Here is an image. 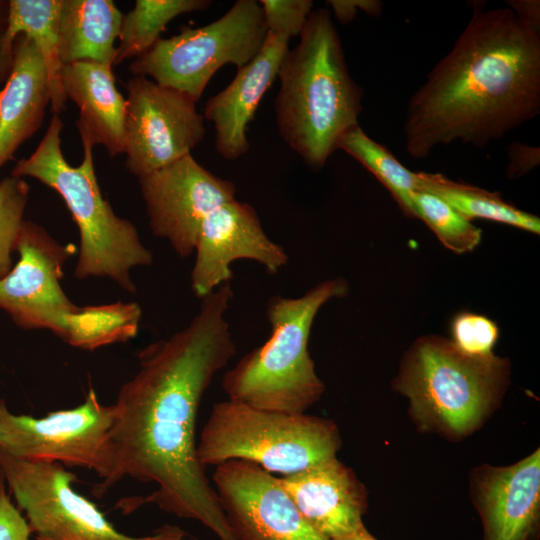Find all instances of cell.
Masks as SVG:
<instances>
[{
    "instance_id": "obj_32",
    "label": "cell",
    "mask_w": 540,
    "mask_h": 540,
    "mask_svg": "<svg viewBox=\"0 0 540 540\" xmlns=\"http://www.w3.org/2000/svg\"><path fill=\"white\" fill-rule=\"evenodd\" d=\"M508 157L507 173L510 178H517L539 164L540 150L538 147L514 142L508 148Z\"/></svg>"
},
{
    "instance_id": "obj_35",
    "label": "cell",
    "mask_w": 540,
    "mask_h": 540,
    "mask_svg": "<svg viewBox=\"0 0 540 540\" xmlns=\"http://www.w3.org/2000/svg\"><path fill=\"white\" fill-rule=\"evenodd\" d=\"M5 29L6 23L0 24V89L6 83L13 66L14 41L6 36Z\"/></svg>"
},
{
    "instance_id": "obj_28",
    "label": "cell",
    "mask_w": 540,
    "mask_h": 540,
    "mask_svg": "<svg viewBox=\"0 0 540 540\" xmlns=\"http://www.w3.org/2000/svg\"><path fill=\"white\" fill-rule=\"evenodd\" d=\"M29 190L23 178L9 176L0 181V279L13 267L12 254L16 252Z\"/></svg>"
},
{
    "instance_id": "obj_24",
    "label": "cell",
    "mask_w": 540,
    "mask_h": 540,
    "mask_svg": "<svg viewBox=\"0 0 540 540\" xmlns=\"http://www.w3.org/2000/svg\"><path fill=\"white\" fill-rule=\"evenodd\" d=\"M420 190L450 204L469 220L480 218L507 224L533 234L540 233L537 216L504 201L498 193L452 181L441 174L418 172Z\"/></svg>"
},
{
    "instance_id": "obj_31",
    "label": "cell",
    "mask_w": 540,
    "mask_h": 540,
    "mask_svg": "<svg viewBox=\"0 0 540 540\" xmlns=\"http://www.w3.org/2000/svg\"><path fill=\"white\" fill-rule=\"evenodd\" d=\"M31 536L26 518L12 503L0 476V540H30Z\"/></svg>"
},
{
    "instance_id": "obj_30",
    "label": "cell",
    "mask_w": 540,
    "mask_h": 540,
    "mask_svg": "<svg viewBox=\"0 0 540 540\" xmlns=\"http://www.w3.org/2000/svg\"><path fill=\"white\" fill-rule=\"evenodd\" d=\"M267 32L288 37L299 36L312 12L311 0H261Z\"/></svg>"
},
{
    "instance_id": "obj_23",
    "label": "cell",
    "mask_w": 540,
    "mask_h": 540,
    "mask_svg": "<svg viewBox=\"0 0 540 540\" xmlns=\"http://www.w3.org/2000/svg\"><path fill=\"white\" fill-rule=\"evenodd\" d=\"M141 318L142 309L136 302L77 305L65 314L55 335L72 347L92 351L134 338Z\"/></svg>"
},
{
    "instance_id": "obj_26",
    "label": "cell",
    "mask_w": 540,
    "mask_h": 540,
    "mask_svg": "<svg viewBox=\"0 0 540 540\" xmlns=\"http://www.w3.org/2000/svg\"><path fill=\"white\" fill-rule=\"evenodd\" d=\"M338 149L360 162L391 193L400 209L414 218L412 194L420 190L418 173L404 167L384 146L371 139L357 125L339 140Z\"/></svg>"
},
{
    "instance_id": "obj_6",
    "label": "cell",
    "mask_w": 540,
    "mask_h": 540,
    "mask_svg": "<svg viewBox=\"0 0 540 540\" xmlns=\"http://www.w3.org/2000/svg\"><path fill=\"white\" fill-rule=\"evenodd\" d=\"M348 289L343 278H334L300 297H272L267 304L271 335L224 374L228 399L289 414L305 413L319 401L325 385L308 350L311 328L320 308Z\"/></svg>"
},
{
    "instance_id": "obj_29",
    "label": "cell",
    "mask_w": 540,
    "mask_h": 540,
    "mask_svg": "<svg viewBox=\"0 0 540 540\" xmlns=\"http://www.w3.org/2000/svg\"><path fill=\"white\" fill-rule=\"evenodd\" d=\"M452 343L466 355L484 357L493 354L499 328L490 318L472 312H461L451 322Z\"/></svg>"
},
{
    "instance_id": "obj_33",
    "label": "cell",
    "mask_w": 540,
    "mask_h": 540,
    "mask_svg": "<svg viewBox=\"0 0 540 540\" xmlns=\"http://www.w3.org/2000/svg\"><path fill=\"white\" fill-rule=\"evenodd\" d=\"M328 3L336 19L343 24L352 21L359 10L372 16L382 12V3L375 0H330Z\"/></svg>"
},
{
    "instance_id": "obj_3",
    "label": "cell",
    "mask_w": 540,
    "mask_h": 540,
    "mask_svg": "<svg viewBox=\"0 0 540 540\" xmlns=\"http://www.w3.org/2000/svg\"><path fill=\"white\" fill-rule=\"evenodd\" d=\"M298 45L285 54L275 100L279 134L310 167L322 168L358 125L363 91L351 77L331 14L312 11Z\"/></svg>"
},
{
    "instance_id": "obj_15",
    "label": "cell",
    "mask_w": 540,
    "mask_h": 540,
    "mask_svg": "<svg viewBox=\"0 0 540 540\" xmlns=\"http://www.w3.org/2000/svg\"><path fill=\"white\" fill-rule=\"evenodd\" d=\"M191 272V288L199 298L233 277L231 264L251 260L275 274L288 263L285 249L265 233L255 209L236 199L212 211L203 221Z\"/></svg>"
},
{
    "instance_id": "obj_16",
    "label": "cell",
    "mask_w": 540,
    "mask_h": 540,
    "mask_svg": "<svg viewBox=\"0 0 540 540\" xmlns=\"http://www.w3.org/2000/svg\"><path fill=\"white\" fill-rule=\"evenodd\" d=\"M469 484L483 540H539V448L510 465L474 468Z\"/></svg>"
},
{
    "instance_id": "obj_20",
    "label": "cell",
    "mask_w": 540,
    "mask_h": 540,
    "mask_svg": "<svg viewBox=\"0 0 540 540\" xmlns=\"http://www.w3.org/2000/svg\"><path fill=\"white\" fill-rule=\"evenodd\" d=\"M60 78L66 99L79 108V134L103 145L111 157L123 153L127 101L116 88L112 66L93 61L63 64Z\"/></svg>"
},
{
    "instance_id": "obj_17",
    "label": "cell",
    "mask_w": 540,
    "mask_h": 540,
    "mask_svg": "<svg viewBox=\"0 0 540 540\" xmlns=\"http://www.w3.org/2000/svg\"><path fill=\"white\" fill-rule=\"evenodd\" d=\"M277 480L303 518L326 539H341L365 527L367 489L337 457Z\"/></svg>"
},
{
    "instance_id": "obj_21",
    "label": "cell",
    "mask_w": 540,
    "mask_h": 540,
    "mask_svg": "<svg viewBox=\"0 0 540 540\" xmlns=\"http://www.w3.org/2000/svg\"><path fill=\"white\" fill-rule=\"evenodd\" d=\"M123 14L111 0H61L58 23L62 64L93 61L113 66Z\"/></svg>"
},
{
    "instance_id": "obj_11",
    "label": "cell",
    "mask_w": 540,
    "mask_h": 540,
    "mask_svg": "<svg viewBox=\"0 0 540 540\" xmlns=\"http://www.w3.org/2000/svg\"><path fill=\"white\" fill-rule=\"evenodd\" d=\"M124 152L126 167L138 177L191 154L204 138V117L190 96L144 76L126 83Z\"/></svg>"
},
{
    "instance_id": "obj_19",
    "label": "cell",
    "mask_w": 540,
    "mask_h": 540,
    "mask_svg": "<svg viewBox=\"0 0 540 540\" xmlns=\"http://www.w3.org/2000/svg\"><path fill=\"white\" fill-rule=\"evenodd\" d=\"M50 103L48 73L33 42L14 40L11 73L0 89V168L42 125Z\"/></svg>"
},
{
    "instance_id": "obj_7",
    "label": "cell",
    "mask_w": 540,
    "mask_h": 540,
    "mask_svg": "<svg viewBox=\"0 0 540 540\" xmlns=\"http://www.w3.org/2000/svg\"><path fill=\"white\" fill-rule=\"evenodd\" d=\"M341 445L333 420L261 410L228 399L212 406L197 456L204 467L246 460L285 476L337 457Z\"/></svg>"
},
{
    "instance_id": "obj_25",
    "label": "cell",
    "mask_w": 540,
    "mask_h": 540,
    "mask_svg": "<svg viewBox=\"0 0 540 540\" xmlns=\"http://www.w3.org/2000/svg\"><path fill=\"white\" fill-rule=\"evenodd\" d=\"M210 5L208 0H137L134 9L123 14L113 65L148 51L175 17Z\"/></svg>"
},
{
    "instance_id": "obj_14",
    "label": "cell",
    "mask_w": 540,
    "mask_h": 540,
    "mask_svg": "<svg viewBox=\"0 0 540 540\" xmlns=\"http://www.w3.org/2000/svg\"><path fill=\"white\" fill-rule=\"evenodd\" d=\"M214 490L235 540H328L271 473L246 460L215 466Z\"/></svg>"
},
{
    "instance_id": "obj_9",
    "label": "cell",
    "mask_w": 540,
    "mask_h": 540,
    "mask_svg": "<svg viewBox=\"0 0 540 540\" xmlns=\"http://www.w3.org/2000/svg\"><path fill=\"white\" fill-rule=\"evenodd\" d=\"M0 476L24 512L34 540H199L172 524L140 537L119 532L92 501L74 490L76 475L57 462L19 459L0 448Z\"/></svg>"
},
{
    "instance_id": "obj_10",
    "label": "cell",
    "mask_w": 540,
    "mask_h": 540,
    "mask_svg": "<svg viewBox=\"0 0 540 540\" xmlns=\"http://www.w3.org/2000/svg\"><path fill=\"white\" fill-rule=\"evenodd\" d=\"M115 418L114 404L101 403L93 389L82 404L42 418L14 414L0 399V448L19 459L92 470L101 480L94 494L101 496L111 488L114 472Z\"/></svg>"
},
{
    "instance_id": "obj_4",
    "label": "cell",
    "mask_w": 540,
    "mask_h": 540,
    "mask_svg": "<svg viewBox=\"0 0 540 540\" xmlns=\"http://www.w3.org/2000/svg\"><path fill=\"white\" fill-rule=\"evenodd\" d=\"M62 128L61 118L53 114L36 150L17 162L11 176L35 178L64 200L80 234L76 278H107L134 294L131 270L149 266L152 252L133 223L116 215L104 199L94 169V145L85 135H80L84 151L81 164L74 167L66 161L61 149Z\"/></svg>"
},
{
    "instance_id": "obj_2",
    "label": "cell",
    "mask_w": 540,
    "mask_h": 540,
    "mask_svg": "<svg viewBox=\"0 0 540 540\" xmlns=\"http://www.w3.org/2000/svg\"><path fill=\"white\" fill-rule=\"evenodd\" d=\"M540 113V31L509 8L474 10L409 100L405 148L423 159L460 141L483 148Z\"/></svg>"
},
{
    "instance_id": "obj_18",
    "label": "cell",
    "mask_w": 540,
    "mask_h": 540,
    "mask_svg": "<svg viewBox=\"0 0 540 540\" xmlns=\"http://www.w3.org/2000/svg\"><path fill=\"white\" fill-rule=\"evenodd\" d=\"M288 43V37L267 32L257 55L205 103L203 117L213 124L215 148L223 158L235 160L248 152L247 126L277 77Z\"/></svg>"
},
{
    "instance_id": "obj_36",
    "label": "cell",
    "mask_w": 540,
    "mask_h": 540,
    "mask_svg": "<svg viewBox=\"0 0 540 540\" xmlns=\"http://www.w3.org/2000/svg\"><path fill=\"white\" fill-rule=\"evenodd\" d=\"M336 540H378L373 535H371L367 529L364 527L363 529L359 530L358 532Z\"/></svg>"
},
{
    "instance_id": "obj_13",
    "label": "cell",
    "mask_w": 540,
    "mask_h": 540,
    "mask_svg": "<svg viewBox=\"0 0 540 540\" xmlns=\"http://www.w3.org/2000/svg\"><path fill=\"white\" fill-rule=\"evenodd\" d=\"M76 251L73 244L59 243L42 226L24 219L16 246L19 259L0 279V309L15 325L55 334L65 314L77 307L61 286L64 265Z\"/></svg>"
},
{
    "instance_id": "obj_34",
    "label": "cell",
    "mask_w": 540,
    "mask_h": 540,
    "mask_svg": "<svg viewBox=\"0 0 540 540\" xmlns=\"http://www.w3.org/2000/svg\"><path fill=\"white\" fill-rule=\"evenodd\" d=\"M508 8L533 29L540 31V2L538 0L507 1Z\"/></svg>"
},
{
    "instance_id": "obj_12",
    "label": "cell",
    "mask_w": 540,
    "mask_h": 540,
    "mask_svg": "<svg viewBox=\"0 0 540 540\" xmlns=\"http://www.w3.org/2000/svg\"><path fill=\"white\" fill-rule=\"evenodd\" d=\"M153 234L181 258L194 253L206 217L235 199V185L212 174L191 154L138 177Z\"/></svg>"
},
{
    "instance_id": "obj_22",
    "label": "cell",
    "mask_w": 540,
    "mask_h": 540,
    "mask_svg": "<svg viewBox=\"0 0 540 540\" xmlns=\"http://www.w3.org/2000/svg\"><path fill=\"white\" fill-rule=\"evenodd\" d=\"M60 6L61 0H9L5 29L11 41L19 35L29 38L42 56L48 73L51 109L56 115L65 109L67 100L60 78Z\"/></svg>"
},
{
    "instance_id": "obj_27",
    "label": "cell",
    "mask_w": 540,
    "mask_h": 540,
    "mask_svg": "<svg viewBox=\"0 0 540 540\" xmlns=\"http://www.w3.org/2000/svg\"><path fill=\"white\" fill-rule=\"evenodd\" d=\"M411 200L414 218L421 219L450 251L467 253L481 242V229L440 197L417 190Z\"/></svg>"
},
{
    "instance_id": "obj_5",
    "label": "cell",
    "mask_w": 540,
    "mask_h": 540,
    "mask_svg": "<svg viewBox=\"0 0 540 540\" xmlns=\"http://www.w3.org/2000/svg\"><path fill=\"white\" fill-rule=\"evenodd\" d=\"M510 373L507 358L469 356L451 340L426 335L404 354L393 388L408 399L419 431L457 441L478 430L500 406Z\"/></svg>"
},
{
    "instance_id": "obj_1",
    "label": "cell",
    "mask_w": 540,
    "mask_h": 540,
    "mask_svg": "<svg viewBox=\"0 0 540 540\" xmlns=\"http://www.w3.org/2000/svg\"><path fill=\"white\" fill-rule=\"evenodd\" d=\"M230 282L202 298L187 326L137 354L139 369L119 390L110 431L111 487L129 477L157 488L127 498L124 510L155 503L163 511L199 521L220 540H235L197 456L196 421L215 376L236 354L227 312Z\"/></svg>"
},
{
    "instance_id": "obj_37",
    "label": "cell",
    "mask_w": 540,
    "mask_h": 540,
    "mask_svg": "<svg viewBox=\"0 0 540 540\" xmlns=\"http://www.w3.org/2000/svg\"><path fill=\"white\" fill-rule=\"evenodd\" d=\"M8 13V1L0 0V24L6 23Z\"/></svg>"
},
{
    "instance_id": "obj_8",
    "label": "cell",
    "mask_w": 540,
    "mask_h": 540,
    "mask_svg": "<svg viewBox=\"0 0 540 540\" xmlns=\"http://www.w3.org/2000/svg\"><path fill=\"white\" fill-rule=\"evenodd\" d=\"M267 27L260 2L238 0L216 21L160 38L130 65L133 76L180 91L196 102L212 76L226 64L238 69L260 51Z\"/></svg>"
}]
</instances>
